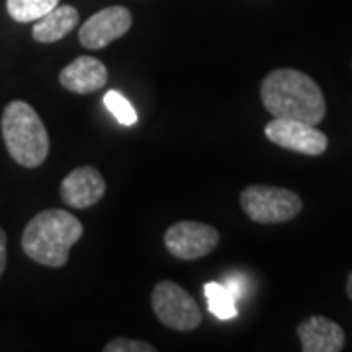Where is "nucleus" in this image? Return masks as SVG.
Here are the masks:
<instances>
[{"label": "nucleus", "mask_w": 352, "mask_h": 352, "mask_svg": "<svg viewBox=\"0 0 352 352\" xmlns=\"http://www.w3.org/2000/svg\"><path fill=\"white\" fill-rule=\"evenodd\" d=\"M153 311L164 327L194 331L201 325V309L184 288L170 280H161L151 294Z\"/></svg>", "instance_id": "obj_5"}, {"label": "nucleus", "mask_w": 352, "mask_h": 352, "mask_svg": "<svg viewBox=\"0 0 352 352\" xmlns=\"http://www.w3.org/2000/svg\"><path fill=\"white\" fill-rule=\"evenodd\" d=\"M59 82L69 92L75 94H92L106 87L108 82V69L96 57H76L59 73Z\"/></svg>", "instance_id": "obj_10"}, {"label": "nucleus", "mask_w": 352, "mask_h": 352, "mask_svg": "<svg viewBox=\"0 0 352 352\" xmlns=\"http://www.w3.org/2000/svg\"><path fill=\"white\" fill-rule=\"evenodd\" d=\"M204 294L208 300V307L210 311L217 317V319H233L237 315V300L231 296V292L227 286L219 284V282H208L204 286Z\"/></svg>", "instance_id": "obj_13"}, {"label": "nucleus", "mask_w": 352, "mask_h": 352, "mask_svg": "<svg viewBox=\"0 0 352 352\" xmlns=\"http://www.w3.org/2000/svg\"><path fill=\"white\" fill-rule=\"evenodd\" d=\"M219 245V231L201 221H178L164 233V247L180 261H198Z\"/></svg>", "instance_id": "obj_7"}, {"label": "nucleus", "mask_w": 352, "mask_h": 352, "mask_svg": "<svg viewBox=\"0 0 352 352\" xmlns=\"http://www.w3.org/2000/svg\"><path fill=\"white\" fill-rule=\"evenodd\" d=\"M104 194L106 180L94 166H78L61 182V200L75 210L92 208L104 198Z\"/></svg>", "instance_id": "obj_9"}, {"label": "nucleus", "mask_w": 352, "mask_h": 352, "mask_svg": "<svg viewBox=\"0 0 352 352\" xmlns=\"http://www.w3.org/2000/svg\"><path fill=\"white\" fill-rule=\"evenodd\" d=\"M104 106L112 112V116L122 126H135L138 124V112L133 110L131 102L118 90H108L104 94Z\"/></svg>", "instance_id": "obj_15"}, {"label": "nucleus", "mask_w": 352, "mask_h": 352, "mask_svg": "<svg viewBox=\"0 0 352 352\" xmlns=\"http://www.w3.org/2000/svg\"><path fill=\"white\" fill-rule=\"evenodd\" d=\"M298 337L303 352H340L344 349V331L323 315L302 321L298 325Z\"/></svg>", "instance_id": "obj_11"}, {"label": "nucleus", "mask_w": 352, "mask_h": 352, "mask_svg": "<svg viewBox=\"0 0 352 352\" xmlns=\"http://www.w3.org/2000/svg\"><path fill=\"white\" fill-rule=\"evenodd\" d=\"M346 296L352 300V272L349 274V280H346Z\"/></svg>", "instance_id": "obj_18"}, {"label": "nucleus", "mask_w": 352, "mask_h": 352, "mask_svg": "<svg viewBox=\"0 0 352 352\" xmlns=\"http://www.w3.org/2000/svg\"><path fill=\"white\" fill-rule=\"evenodd\" d=\"M261 100L272 118L300 120L317 126L327 113L325 96L309 75L296 69H276L264 76Z\"/></svg>", "instance_id": "obj_1"}, {"label": "nucleus", "mask_w": 352, "mask_h": 352, "mask_svg": "<svg viewBox=\"0 0 352 352\" xmlns=\"http://www.w3.org/2000/svg\"><path fill=\"white\" fill-rule=\"evenodd\" d=\"M78 20H80V14L75 6H71V4L59 6L57 4L51 12L36 20L32 36L39 43H55L59 39L67 38L78 25Z\"/></svg>", "instance_id": "obj_12"}, {"label": "nucleus", "mask_w": 352, "mask_h": 352, "mask_svg": "<svg viewBox=\"0 0 352 352\" xmlns=\"http://www.w3.org/2000/svg\"><path fill=\"white\" fill-rule=\"evenodd\" d=\"M264 135L282 149L307 157H319L329 147V139L323 131L300 120L272 118L264 127Z\"/></svg>", "instance_id": "obj_6"}, {"label": "nucleus", "mask_w": 352, "mask_h": 352, "mask_svg": "<svg viewBox=\"0 0 352 352\" xmlns=\"http://www.w3.org/2000/svg\"><path fill=\"white\" fill-rule=\"evenodd\" d=\"M241 208L254 223L274 226L286 223L302 212V198L288 188L251 184L243 188L239 196Z\"/></svg>", "instance_id": "obj_4"}, {"label": "nucleus", "mask_w": 352, "mask_h": 352, "mask_svg": "<svg viewBox=\"0 0 352 352\" xmlns=\"http://www.w3.org/2000/svg\"><path fill=\"white\" fill-rule=\"evenodd\" d=\"M6 233H4V229L0 227V276L4 274V268H6Z\"/></svg>", "instance_id": "obj_17"}, {"label": "nucleus", "mask_w": 352, "mask_h": 352, "mask_svg": "<svg viewBox=\"0 0 352 352\" xmlns=\"http://www.w3.org/2000/svg\"><path fill=\"white\" fill-rule=\"evenodd\" d=\"M104 352H157V346H153L151 342H145V340L118 337L104 346Z\"/></svg>", "instance_id": "obj_16"}, {"label": "nucleus", "mask_w": 352, "mask_h": 352, "mask_svg": "<svg viewBox=\"0 0 352 352\" xmlns=\"http://www.w3.org/2000/svg\"><path fill=\"white\" fill-rule=\"evenodd\" d=\"M59 0H6V10L16 22H36L41 16L51 12Z\"/></svg>", "instance_id": "obj_14"}, {"label": "nucleus", "mask_w": 352, "mask_h": 352, "mask_svg": "<svg viewBox=\"0 0 352 352\" xmlns=\"http://www.w3.org/2000/svg\"><path fill=\"white\" fill-rule=\"evenodd\" d=\"M2 139L14 161L25 168L45 163L50 135L38 112L24 100L10 102L2 112Z\"/></svg>", "instance_id": "obj_3"}, {"label": "nucleus", "mask_w": 352, "mask_h": 352, "mask_svg": "<svg viewBox=\"0 0 352 352\" xmlns=\"http://www.w3.org/2000/svg\"><path fill=\"white\" fill-rule=\"evenodd\" d=\"M85 227L65 210H43L30 219L22 233V249L34 263L61 268Z\"/></svg>", "instance_id": "obj_2"}, {"label": "nucleus", "mask_w": 352, "mask_h": 352, "mask_svg": "<svg viewBox=\"0 0 352 352\" xmlns=\"http://www.w3.org/2000/svg\"><path fill=\"white\" fill-rule=\"evenodd\" d=\"M133 24V16L126 6H108L100 12L92 14L80 25L78 41L87 50H104L116 39L124 38Z\"/></svg>", "instance_id": "obj_8"}]
</instances>
